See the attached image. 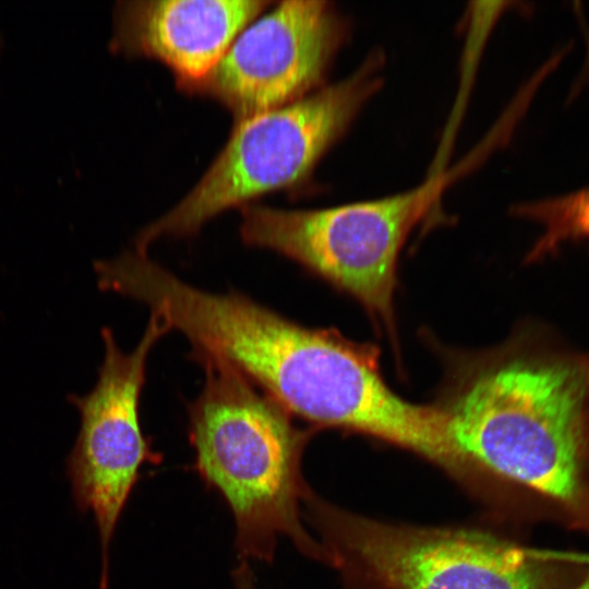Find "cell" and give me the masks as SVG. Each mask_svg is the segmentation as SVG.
Here are the masks:
<instances>
[{
	"instance_id": "cell-1",
	"label": "cell",
	"mask_w": 589,
	"mask_h": 589,
	"mask_svg": "<svg viewBox=\"0 0 589 589\" xmlns=\"http://www.w3.org/2000/svg\"><path fill=\"white\" fill-rule=\"evenodd\" d=\"M205 382L189 404L194 470L229 506L241 560L272 562L280 536L318 554L300 521V460L308 433L219 354L191 350Z\"/></svg>"
},
{
	"instance_id": "cell-2",
	"label": "cell",
	"mask_w": 589,
	"mask_h": 589,
	"mask_svg": "<svg viewBox=\"0 0 589 589\" xmlns=\"http://www.w3.org/2000/svg\"><path fill=\"white\" fill-rule=\"evenodd\" d=\"M586 389L570 364L514 357L481 369L443 409L460 458L556 502L581 494Z\"/></svg>"
},
{
	"instance_id": "cell-3",
	"label": "cell",
	"mask_w": 589,
	"mask_h": 589,
	"mask_svg": "<svg viewBox=\"0 0 589 589\" xmlns=\"http://www.w3.org/2000/svg\"><path fill=\"white\" fill-rule=\"evenodd\" d=\"M384 63L383 52L373 51L346 79L239 120L201 180L143 228L133 248L147 252L161 238L194 235L224 211L303 182L381 89Z\"/></svg>"
},
{
	"instance_id": "cell-4",
	"label": "cell",
	"mask_w": 589,
	"mask_h": 589,
	"mask_svg": "<svg viewBox=\"0 0 589 589\" xmlns=\"http://www.w3.org/2000/svg\"><path fill=\"white\" fill-rule=\"evenodd\" d=\"M447 182L438 175L392 196L321 209L247 204L240 236L351 294L392 330L399 252Z\"/></svg>"
},
{
	"instance_id": "cell-5",
	"label": "cell",
	"mask_w": 589,
	"mask_h": 589,
	"mask_svg": "<svg viewBox=\"0 0 589 589\" xmlns=\"http://www.w3.org/2000/svg\"><path fill=\"white\" fill-rule=\"evenodd\" d=\"M330 546L384 589H541L531 552L473 530L393 526L310 503Z\"/></svg>"
},
{
	"instance_id": "cell-6",
	"label": "cell",
	"mask_w": 589,
	"mask_h": 589,
	"mask_svg": "<svg viewBox=\"0 0 589 589\" xmlns=\"http://www.w3.org/2000/svg\"><path fill=\"white\" fill-rule=\"evenodd\" d=\"M170 326L151 313L131 352L122 351L109 327L101 329L105 356L95 387L85 396L69 395L81 414V428L68 458L76 506L93 513L101 545V580L108 584V548L118 519L146 462H158L140 417L146 362Z\"/></svg>"
},
{
	"instance_id": "cell-7",
	"label": "cell",
	"mask_w": 589,
	"mask_h": 589,
	"mask_svg": "<svg viewBox=\"0 0 589 589\" xmlns=\"http://www.w3.org/2000/svg\"><path fill=\"white\" fill-rule=\"evenodd\" d=\"M349 28L332 2L283 1L249 23L192 88L218 99L238 121L290 104L324 86Z\"/></svg>"
},
{
	"instance_id": "cell-8",
	"label": "cell",
	"mask_w": 589,
	"mask_h": 589,
	"mask_svg": "<svg viewBox=\"0 0 589 589\" xmlns=\"http://www.w3.org/2000/svg\"><path fill=\"white\" fill-rule=\"evenodd\" d=\"M269 4L263 0L122 2L117 9L115 40L124 51L163 61L192 88Z\"/></svg>"
},
{
	"instance_id": "cell-9",
	"label": "cell",
	"mask_w": 589,
	"mask_h": 589,
	"mask_svg": "<svg viewBox=\"0 0 589 589\" xmlns=\"http://www.w3.org/2000/svg\"><path fill=\"white\" fill-rule=\"evenodd\" d=\"M515 213L543 228L530 252L540 259L572 240L589 241V187L545 200L520 204Z\"/></svg>"
},
{
	"instance_id": "cell-10",
	"label": "cell",
	"mask_w": 589,
	"mask_h": 589,
	"mask_svg": "<svg viewBox=\"0 0 589 589\" xmlns=\"http://www.w3.org/2000/svg\"><path fill=\"white\" fill-rule=\"evenodd\" d=\"M236 589H257L248 561L241 560L232 572Z\"/></svg>"
}]
</instances>
